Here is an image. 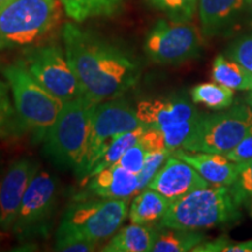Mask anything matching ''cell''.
<instances>
[{"label":"cell","instance_id":"11","mask_svg":"<svg viewBox=\"0 0 252 252\" xmlns=\"http://www.w3.org/2000/svg\"><path fill=\"white\" fill-rule=\"evenodd\" d=\"M143 126V123L138 118L137 110L122 97L97 103L91 121L88 153L77 178L81 181L86 180L94 162L117 135L137 130Z\"/></svg>","mask_w":252,"mask_h":252},{"label":"cell","instance_id":"27","mask_svg":"<svg viewBox=\"0 0 252 252\" xmlns=\"http://www.w3.org/2000/svg\"><path fill=\"white\" fill-rule=\"evenodd\" d=\"M172 156V152L168 150L162 151H153V152H147L146 159H145L143 169L138 174L139 176V191L144 190L152 181L154 175L161 168L163 162Z\"/></svg>","mask_w":252,"mask_h":252},{"label":"cell","instance_id":"13","mask_svg":"<svg viewBox=\"0 0 252 252\" xmlns=\"http://www.w3.org/2000/svg\"><path fill=\"white\" fill-rule=\"evenodd\" d=\"M210 184L180 158L171 156L158 171L147 188L153 189L171 202L196 189L209 187Z\"/></svg>","mask_w":252,"mask_h":252},{"label":"cell","instance_id":"35","mask_svg":"<svg viewBox=\"0 0 252 252\" xmlns=\"http://www.w3.org/2000/svg\"><path fill=\"white\" fill-rule=\"evenodd\" d=\"M247 103H248V105H250L251 108H252V90H250V94H248V97H247Z\"/></svg>","mask_w":252,"mask_h":252},{"label":"cell","instance_id":"29","mask_svg":"<svg viewBox=\"0 0 252 252\" xmlns=\"http://www.w3.org/2000/svg\"><path fill=\"white\" fill-rule=\"evenodd\" d=\"M147 156V150L145 149L144 145L138 141L137 144L131 146L126 152L123 154L121 160L117 163H119L128 172L134 173V174H139L143 169L145 159Z\"/></svg>","mask_w":252,"mask_h":252},{"label":"cell","instance_id":"7","mask_svg":"<svg viewBox=\"0 0 252 252\" xmlns=\"http://www.w3.org/2000/svg\"><path fill=\"white\" fill-rule=\"evenodd\" d=\"M252 133V108L236 105L213 115H201L182 150L228 154Z\"/></svg>","mask_w":252,"mask_h":252},{"label":"cell","instance_id":"33","mask_svg":"<svg viewBox=\"0 0 252 252\" xmlns=\"http://www.w3.org/2000/svg\"><path fill=\"white\" fill-rule=\"evenodd\" d=\"M139 141L144 145L147 152L167 150L163 134L161 133V131L157 130V128H145Z\"/></svg>","mask_w":252,"mask_h":252},{"label":"cell","instance_id":"16","mask_svg":"<svg viewBox=\"0 0 252 252\" xmlns=\"http://www.w3.org/2000/svg\"><path fill=\"white\" fill-rule=\"evenodd\" d=\"M172 156L180 158L196 169L207 182L213 186H232L237 181L241 166L230 160L224 154L191 152L187 150H175Z\"/></svg>","mask_w":252,"mask_h":252},{"label":"cell","instance_id":"1","mask_svg":"<svg viewBox=\"0 0 252 252\" xmlns=\"http://www.w3.org/2000/svg\"><path fill=\"white\" fill-rule=\"evenodd\" d=\"M62 37L69 65L93 102L122 97L139 82L140 63L127 50L74 24L63 26Z\"/></svg>","mask_w":252,"mask_h":252},{"label":"cell","instance_id":"23","mask_svg":"<svg viewBox=\"0 0 252 252\" xmlns=\"http://www.w3.org/2000/svg\"><path fill=\"white\" fill-rule=\"evenodd\" d=\"M145 128L146 127L143 126V127L137 128V130L128 131L125 132V133L117 135V137L108 145V147L103 151L102 156H100L98 158V160L94 162V165L93 166V168L90 169L89 174H88L84 181H87L88 179L91 178V176L96 175L97 173L102 172L103 169L117 163L119 160H121L123 154L130 149L131 146H133V145H135L140 140V137L141 134L144 133Z\"/></svg>","mask_w":252,"mask_h":252},{"label":"cell","instance_id":"4","mask_svg":"<svg viewBox=\"0 0 252 252\" xmlns=\"http://www.w3.org/2000/svg\"><path fill=\"white\" fill-rule=\"evenodd\" d=\"M59 0H12L0 9V52L36 46L61 21Z\"/></svg>","mask_w":252,"mask_h":252},{"label":"cell","instance_id":"20","mask_svg":"<svg viewBox=\"0 0 252 252\" xmlns=\"http://www.w3.org/2000/svg\"><path fill=\"white\" fill-rule=\"evenodd\" d=\"M202 232L165 228L157 225V235L152 251L154 252H186L193 251L198 244L206 241Z\"/></svg>","mask_w":252,"mask_h":252},{"label":"cell","instance_id":"2","mask_svg":"<svg viewBox=\"0 0 252 252\" xmlns=\"http://www.w3.org/2000/svg\"><path fill=\"white\" fill-rule=\"evenodd\" d=\"M241 204L232 186H209L171 202L158 225L191 231L225 225L241 219Z\"/></svg>","mask_w":252,"mask_h":252},{"label":"cell","instance_id":"3","mask_svg":"<svg viewBox=\"0 0 252 252\" xmlns=\"http://www.w3.org/2000/svg\"><path fill=\"white\" fill-rule=\"evenodd\" d=\"M97 103L87 97L64 103L43 138L42 153L59 169H72L80 175L89 147L91 121Z\"/></svg>","mask_w":252,"mask_h":252},{"label":"cell","instance_id":"31","mask_svg":"<svg viewBox=\"0 0 252 252\" xmlns=\"http://www.w3.org/2000/svg\"><path fill=\"white\" fill-rule=\"evenodd\" d=\"M232 188L235 189L242 202L252 198V161L242 167L237 181L232 185Z\"/></svg>","mask_w":252,"mask_h":252},{"label":"cell","instance_id":"25","mask_svg":"<svg viewBox=\"0 0 252 252\" xmlns=\"http://www.w3.org/2000/svg\"><path fill=\"white\" fill-rule=\"evenodd\" d=\"M191 100L194 103L203 104L208 109L224 110L234 103L235 94L232 89H229L222 84L216 83H201L191 89Z\"/></svg>","mask_w":252,"mask_h":252},{"label":"cell","instance_id":"12","mask_svg":"<svg viewBox=\"0 0 252 252\" xmlns=\"http://www.w3.org/2000/svg\"><path fill=\"white\" fill-rule=\"evenodd\" d=\"M39 171L36 161L21 158L0 173V234L12 230L24 195Z\"/></svg>","mask_w":252,"mask_h":252},{"label":"cell","instance_id":"8","mask_svg":"<svg viewBox=\"0 0 252 252\" xmlns=\"http://www.w3.org/2000/svg\"><path fill=\"white\" fill-rule=\"evenodd\" d=\"M59 181L46 171H39L28 186L19 208L12 234L28 243L48 237L58 206Z\"/></svg>","mask_w":252,"mask_h":252},{"label":"cell","instance_id":"18","mask_svg":"<svg viewBox=\"0 0 252 252\" xmlns=\"http://www.w3.org/2000/svg\"><path fill=\"white\" fill-rule=\"evenodd\" d=\"M157 225L131 223L111 238L102 249L104 252H149L152 251Z\"/></svg>","mask_w":252,"mask_h":252},{"label":"cell","instance_id":"17","mask_svg":"<svg viewBox=\"0 0 252 252\" xmlns=\"http://www.w3.org/2000/svg\"><path fill=\"white\" fill-rule=\"evenodd\" d=\"M251 0H198V17L204 36L225 33L235 26Z\"/></svg>","mask_w":252,"mask_h":252},{"label":"cell","instance_id":"26","mask_svg":"<svg viewBox=\"0 0 252 252\" xmlns=\"http://www.w3.org/2000/svg\"><path fill=\"white\" fill-rule=\"evenodd\" d=\"M174 21H190L196 12L198 0H147Z\"/></svg>","mask_w":252,"mask_h":252},{"label":"cell","instance_id":"28","mask_svg":"<svg viewBox=\"0 0 252 252\" xmlns=\"http://www.w3.org/2000/svg\"><path fill=\"white\" fill-rule=\"evenodd\" d=\"M225 56L252 72V33L235 40L226 49Z\"/></svg>","mask_w":252,"mask_h":252},{"label":"cell","instance_id":"9","mask_svg":"<svg viewBox=\"0 0 252 252\" xmlns=\"http://www.w3.org/2000/svg\"><path fill=\"white\" fill-rule=\"evenodd\" d=\"M17 61L47 91L63 103L86 97L80 82L58 45L34 46L24 50Z\"/></svg>","mask_w":252,"mask_h":252},{"label":"cell","instance_id":"15","mask_svg":"<svg viewBox=\"0 0 252 252\" xmlns=\"http://www.w3.org/2000/svg\"><path fill=\"white\" fill-rule=\"evenodd\" d=\"M86 189L76 198H110L127 200L139 193V176L128 172L119 163L108 167L86 182Z\"/></svg>","mask_w":252,"mask_h":252},{"label":"cell","instance_id":"6","mask_svg":"<svg viewBox=\"0 0 252 252\" xmlns=\"http://www.w3.org/2000/svg\"><path fill=\"white\" fill-rule=\"evenodd\" d=\"M126 216V200L75 198L64 210L56 236H74L98 244L118 231Z\"/></svg>","mask_w":252,"mask_h":252},{"label":"cell","instance_id":"30","mask_svg":"<svg viewBox=\"0 0 252 252\" xmlns=\"http://www.w3.org/2000/svg\"><path fill=\"white\" fill-rule=\"evenodd\" d=\"M55 250L63 252L94 251L97 244L74 236H55Z\"/></svg>","mask_w":252,"mask_h":252},{"label":"cell","instance_id":"32","mask_svg":"<svg viewBox=\"0 0 252 252\" xmlns=\"http://www.w3.org/2000/svg\"><path fill=\"white\" fill-rule=\"evenodd\" d=\"M225 156L230 160L238 163L241 168L247 165V163L252 161V133L247 135L234 150L230 151Z\"/></svg>","mask_w":252,"mask_h":252},{"label":"cell","instance_id":"19","mask_svg":"<svg viewBox=\"0 0 252 252\" xmlns=\"http://www.w3.org/2000/svg\"><path fill=\"white\" fill-rule=\"evenodd\" d=\"M171 201L151 188H145L139 191L132 201L128 212L131 223L149 224L160 222L168 209Z\"/></svg>","mask_w":252,"mask_h":252},{"label":"cell","instance_id":"21","mask_svg":"<svg viewBox=\"0 0 252 252\" xmlns=\"http://www.w3.org/2000/svg\"><path fill=\"white\" fill-rule=\"evenodd\" d=\"M212 78L232 90H252V72L224 55L216 56L212 69Z\"/></svg>","mask_w":252,"mask_h":252},{"label":"cell","instance_id":"36","mask_svg":"<svg viewBox=\"0 0 252 252\" xmlns=\"http://www.w3.org/2000/svg\"><path fill=\"white\" fill-rule=\"evenodd\" d=\"M12 0H0V9H2L5 7L6 5L8 4V2H11Z\"/></svg>","mask_w":252,"mask_h":252},{"label":"cell","instance_id":"34","mask_svg":"<svg viewBox=\"0 0 252 252\" xmlns=\"http://www.w3.org/2000/svg\"><path fill=\"white\" fill-rule=\"evenodd\" d=\"M224 252H252V239L245 242H239V243H235V242H229L224 249Z\"/></svg>","mask_w":252,"mask_h":252},{"label":"cell","instance_id":"5","mask_svg":"<svg viewBox=\"0 0 252 252\" xmlns=\"http://www.w3.org/2000/svg\"><path fill=\"white\" fill-rule=\"evenodd\" d=\"M1 72L13 94L19 118L34 143H42L64 103L47 91L18 61L6 65Z\"/></svg>","mask_w":252,"mask_h":252},{"label":"cell","instance_id":"10","mask_svg":"<svg viewBox=\"0 0 252 252\" xmlns=\"http://www.w3.org/2000/svg\"><path fill=\"white\" fill-rule=\"evenodd\" d=\"M202 36L190 21L158 20L147 33L145 54L157 64H180L200 55Z\"/></svg>","mask_w":252,"mask_h":252},{"label":"cell","instance_id":"14","mask_svg":"<svg viewBox=\"0 0 252 252\" xmlns=\"http://www.w3.org/2000/svg\"><path fill=\"white\" fill-rule=\"evenodd\" d=\"M135 110L145 127L157 130L176 123L195 121L201 116L186 97L144 99L138 103Z\"/></svg>","mask_w":252,"mask_h":252},{"label":"cell","instance_id":"24","mask_svg":"<svg viewBox=\"0 0 252 252\" xmlns=\"http://www.w3.org/2000/svg\"><path fill=\"white\" fill-rule=\"evenodd\" d=\"M8 83L0 80V138H17L27 133L9 97Z\"/></svg>","mask_w":252,"mask_h":252},{"label":"cell","instance_id":"22","mask_svg":"<svg viewBox=\"0 0 252 252\" xmlns=\"http://www.w3.org/2000/svg\"><path fill=\"white\" fill-rule=\"evenodd\" d=\"M65 14L72 20L82 23L90 18L111 17L118 13L123 0H60Z\"/></svg>","mask_w":252,"mask_h":252}]
</instances>
